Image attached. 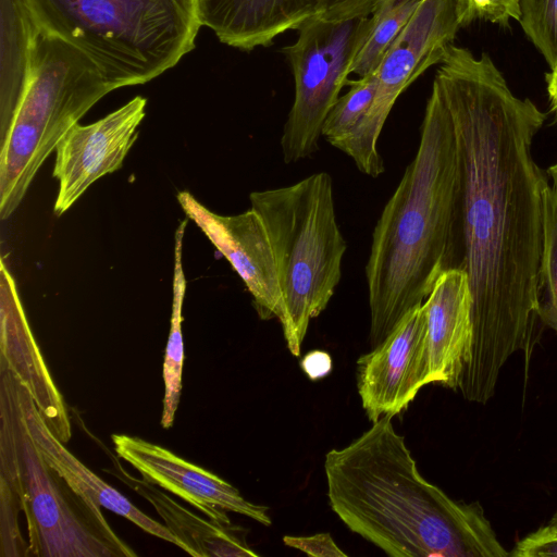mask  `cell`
<instances>
[{"label":"cell","mask_w":557,"mask_h":557,"mask_svg":"<svg viewBox=\"0 0 557 557\" xmlns=\"http://www.w3.org/2000/svg\"><path fill=\"white\" fill-rule=\"evenodd\" d=\"M434 82L457 139L460 193L451 269L472 294L471 352L457 385L486 404L517 352L530 351L543 325L539 285L544 200L549 185L532 146L546 115L516 97L491 58L449 45Z\"/></svg>","instance_id":"obj_1"},{"label":"cell","mask_w":557,"mask_h":557,"mask_svg":"<svg viewBox=\"0 0 557 557\" xmlns=\"http://www.w3.org/2000/svg\"><path fill=\"white\" fill-rule=\"evenodd\" d=\"M392 418L325 455L333 511L388 556H509L479 502L455 500L420 474Z\"/></svg>","instance_id":"obj_2"},{"label":"cell","mask_w":557,"mask_h":557,"mask_svg":"<svg viewBox=\"0 0 557 557\" xmlns=\"http://www.w3.org/2000/svg\"><path fill=\"white\" fill-rule=\"evenodd\" d=\"M460 166L450 113L433 82L419 147L372 234L366 264L370 344L376 347L451 269Z\"/></svg>","instance_id":"obj_3"},{"label":"cell","mask_w":557,"mask_h":557,"mask_svg":"<svg viewBox=\"0 0 557 557\" xmlns=\"http://www.w3.org/2000/svg\"><path fill=\"white\" fill-rule=\"evenodd\" d=\"M41 36L84 53L114 88L141 85L194 50L197 0H24Z\"/></svg>","instance_id":"obj_4"},{"label":"cell","mask_w":557,"mask_h":557,"mask_svg":"<svg viewBox=\"0 0 557 557\" xmlns=\"http://www.w3.org/2000/svg\"><path fill=\"white\" fill-rule=\"evenodd\" d=\"M1 369V528L18 531L25 513L27 556H136L88 504L44 459L21 413L11 370Z\"/></svg>","instance_id":"obj_5"},{"label":"cell","mask_w":557,"mask_h":557,"mask_svg":"<svg viewBox=\"0 0 557 557\" xmlns=\"http://www.w3.org/2000/svg\"><path fill=\"white\" fill-rule=\"evenodd\" d=\"M249 200L270 237L283 298L278 321L288 350L298 357L311 319L327 307L342 276L346 242L332 177L314 173L293 185L253 191Z\"/></svg>","instance_id":"obj_6"},{"label":"cell","mask_w":557,"mask_h":557,"mask_svg":"<svg viewBox=\"0 0 557 557\" xmlns=\"http://www.w3.org/2000/svg\"><path fill=\"white\" fill-rule=\"evenodd\" d=\"M114 90L99 69L66 42L40 36L33 74L0 140V218L18 207L59 141Z\"/></svg>","instance_id":"obj_7"},{"label":"cell","mask_w":557,"mask_h":557,"mask_svg":"<svg viewBox=\"0 0 557 557\" xmlns=\"http://www.w3.org/2000/svg\"><path fill=\"white\" fill-rule=\"evenodd\" d=\"M372 26V17L313 16L299 25L296 41L283 48L295 82V97L281 136L285 163L319 149L326 115L348 84L351 65Z\"/></svg>","instance_id":"obj_8"},{"label":"cell","mask_w":557,"mask_h":557,"mask_svg":"<svg viewBox=\"0 0 557 557\" xmlns=\"http://www.w3.org/2000/svg\"><path fill=\"white\" fill-rule=\"evenodd\" d=\"M461 26L456 0L420 1L376 71L379 84L371 107L337 147L360 172L373 178L384 172L377 140L393 106L423 72L441 63Z\"/></svg>","instance_id":"obj_9"},{"label":"cell","mask_w":557,"mask_h":557,"mask_svg":"<svg viewBox=\"0 0 557 557\" xmlns=\"http://www.w3.org/2000/svg\"><path fill=\"white\" fill-rule=\"evenodd\" d=\"M357 366L358 393L372 423L406 409L428 375L424 305L408 311L382 343L358 359Z\"/></svg>","instance_id":"obj_10"},{"label":"cell","mask_w":557,"mask_h":557,"mask_svg":"<svg viewBox=\"0 0 557 557\" xmlns=\"http://www.w3.org/2000/svg\"><path fill=\"white\" fill-rule=\"evenodd\" d=\"M147 99L136 96L104 117L76 123L55 148L53 176L59 182L54 213L63 214L97 180L122 168L137 139Z\"/></svg>","instance_id":"obj_11"},{"label":"cell","mask_w":557,"mask_h":557,"mask_svg":"<svg viewBox=\"0 0 557 557\" xmlns=\"http://www.w3.org/2000/svg\"><path fill=\"white\" fill-rule=\"evenodd\" d=\"M178 203L231 263L252 296L262 320L281 319L283 298L269 234L260 215L249 209L235 215H220L190 193L181 191Z\"/></svg>","instance_id":"obj_12"},{"label":"cell","mask_w":557,"mask_h":557,"mask_svg":"<svg viewBox=\"0 0 557 557\" xmlns=\"http://www.w3.org/2000/svg\"><path fill=\"white\" fill-rule=\"evenodd\" d=\"M116 455L131 463L147 482L187 502L216 521H231L226 510L271 525L267 506L246 500L220 476L180 458L169 449L136 436L113 434Z\"/></svg>","instance_id":"obj_13"},{"label":"cell","mask_w":557,"mask_h":557,"mask_svg":"<svg viewBox=\"0 0 557 557\" xmlns=\"http://www.w3.org/2000/svg\"><path fill=\"white\" fill-rule=\"evenodd\" d=\"M423 305L428 346L425 385L456 389L473 337L472 294L467 273L458 269L443 272Z\"/></svg>","instance_id":"obj_14"},{"label":"cell","mask_w":557,"mask_h":557,"mask_svg":"<svg viewBox=\"0 0 557 557\" xmlns=\"http://www.w3.org/2000/svg\"><path fill=\"white\" fill-rule=\"evenodd\" d=\"M0 367L11 370L29 389L42 418L63 443L72 435L70 417L29 329L16 284L0 262Z\"/></svg>","instance_id":"obj_15"},{"label":"cell","mask_w":557,"mask_h":557,"mask_svg":"<svg viewBox=\"0 0 557 557\" xmlns=\"http://www.w3.org/2000/svg\"><path fill=\"white\" fill-rule=\"evenodd\" d=\"M12 372V371H11ZM16 400L32 437L46 462L91 506L129 520L143 531L180 547L177 539L162 524L139 510L119 491L94 473L60 441L42 418L29 389L12 372Z\"/></svg>","instance_id":"obj_16"},{"label":"cell","mask_w":557,"mask_h":557,"mask_svg":"<svg viewBox=\"0 0 557 557\" xmlns=\"http://www.w3.org/2000/svg\"><path fill=\"white\" fill-rule=\"evenodd\" d=\"M201 26L230 47H269L287 30L323 11V0H197Z\"/></svg>","instance_id":"obj_17"},{"label":"cell","mask_w":557,"mask_h":557,"mask_svg":"<svg viewBox=\"0 0 557 557\" xmlns=\"http://www.w3.org/2000/svg\"><path fill=\"white\" fill-rule=\"evenodd\" d=\"M148 500L177 539L180 548L194 557H258L246 541L247 530L213 519H203L163 493L154 484L136 479L122 467L106 469Z\"/></svg>","instance_id":"obj_18"},{"label":"cell","mask_w":557,"mask_h":557,"mask_svg":"<svg viewBox=\"0 0 557 557\" xmlns=\"http://www.w3.org/2000/svg\"><path fill=\"white\" fill-rule=\"evenodd\" d=\"M40 36L24 0H0V140L32 78Z\"/></svg>","instance_id":"obj_19"},{"label":"cell","mask_w":557,"mask_h":557,"mask_svg":"<svg viewBox=\"0 0 557 557\" xmlns=\"http://www.w3.org/2000/svg\"><path fill=\"white\" fill-rule=\"evenodd\" d=\"M187 219L181 221L175 232L173 300L170 321V333L163 361L164 397L161 417L163 429H170L175 419L181 389L184 364V343L182 333L183 301L186 292V278L183 270V238Z\"/></svg>","instance_id":"obj_20"},{"label":"cell","mask_w":557,"mask_h":557,"mask_svg":"<svg viewBox=\"0 0 557 557\" xmlns=\"http://www.w3.org/2000/svg\"><path fill=\"white\" fill-rule=\"evenodd\" d=\"M421 0H382L373 13L370 33L359 50L350 74L359 77L377 71L385 53L401 33Z\"/></svg>","instance_id":"obj_21"},{"label":"cell","mask_w":557,"mask_h":557,"mask_svg":"<svg viewBox=\"0 0 557 557\" xmlns=\"http://www.w3.org/2000/svg\"><path fill=\"white\" fill-rule=\"evenodd\" d=\"M350 88L339 96L322 127V136L337 147L359 125L371 107L377 89V72L348 82Z\"/></svg>","instance_id":"obj_22"},{"label":"cell","mask_w":557,"mask_h":557,"mask_svg":"<svg viewBox=\"0 0 557 557\" xmlns=\"http://www.w3.org/2000/svg\"><path fill=\"white\" fill-rule=\"evenodd\" d=\"M539 314L557 332V189L549 182L544 200V248L539 285Z\"/></svg>","instance_id":"obj_23"},{"label":"cell","mask_w":557,"mask_h":557,"mask_svg":"<svg viewBox=\"0 0 557 557\" xmlns=\"http://www.w3.org/2000/svg\"><path fill=\"white\" fill-rule=\"evenodd\" d=\"M519 22L553 67L557 63V0H520Z\"/></svg>","instance_id":"obj_24"},{"label":"cell","mask_w":557,"mask_h":557,"mask_svg":"<svg viewBox=\"0 0 557 557\" xmlns=\"http://www.w3.org/2000/svg\"><path fill=\"white\" fill-rule=\"evenodd\" d=\"M462 26L474 20L508 25L520 18V0H456Z\"/></svg>","instance_id":"obj_25"},{"label":"cell","mask_w":557,"mask_h":557,"mask_svg":"<svg viewBox=\"0 0 557 557\" xmlns=\"http://www.w3.org/2000/svg\"><path fill=\"white\" fill-rule=\"evenodd\" d=\"M513 557H557V530L548 522L528 533L513 546Z\"/></svg>","instance_id":"obj_26"},{"label":"cell","mask_w":557,"mask_h":557,"mask_svg":"<svg viewBox=\"0 0 557 557\" xmlns=\"http://www.w3.org/2000/svg\"><path fill=\"white\" fill-rule=\"evenodd\" d=\"M285 545L299 549L312 557H346L334 542L330 533H318L311 536H289L283 537Z\"/></svg>","instance_id":"obj_27"},{"label":"cell","mask_w":557,"mask_h":557,"mask_svg":"<svg viewBox=\"0 0 557 557\" xmlns=\"http://www.w3.org/2000/svg\"><path fill=\"white\" fill-rule=\"evenodd\" d=\"M382 0H323L320 16L331 20H349L370 16Z\"/></svg>","instance_id":"obj_28"},{"label":"cell","mask_w":557,"mask_h":557,"mask_svg":"<svg viewBox=\"0 0 557 557\" xmlns=\"http://www.w3.org/2000/svg\"><path fill=\"white\" fill-rule=\"evenodd\" d=\"M300 366L307 376L315 381L326 376L331 372L332 359L326 351L312 350L302 357Z\"/></svg>","instance_id":"obj_29"},{"label":"cell","mask_w":557,"mask_h":557,"mask_svg":"<svg viewBox=\"0 0 557 557\" xmlns=\"http://www.w3.org/2000/svg\"><path fill=\"white\" fill-rule=\"evenodd\" d=\"M550 70V73L546 74L547 91L552 110L557 115V63Z\"/></svg>","instance_id":"obj_30"},{"label":"cell","mask_w":557,"mask_h":557,"mask_svg":"<svg viewBox=\"0 0 557 557\" xmlns=\"http://www.w3.org/2000/svg\"><path fill=\"white\" fill-rule=\"evenodd\" d=\"M548 176H549V181L550 183L556 187L557 189V163L553 164L549 169H548Z\"/></svg>","instance_id":"obj_31"},{"label":"cell","mask_w":557,"mask_h":557,"mask_svg":"<svg viewBox=\"0 0 557 557\" xmlns=\"http://www.w3.org/2000/svg\"><path fill=\"white\" fill-rule=\"evenodd\" d=\"M549 523L557 530V508L554 515L552 516Z\"/></svg>","instance_id":"obj_32"}]
</instances>
